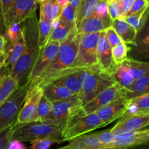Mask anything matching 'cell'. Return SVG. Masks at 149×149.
I'll use <instances>...</instances> for the list:
<instances>
[{
  "label": "cell",
  "instance_id": "1",
  "mask_svg": "<svg viewBox=\"0 0 149 149\" xmlns=\"http://www.w3.org/2000/svg\"><path fill=\"white\" fill-rule=\"evenodd\" d=\"M23 31L25 40L24 53L10 73L11 77L18 81L19 86L28 81L33 66L40 51L38 20L36 13L23 22Z\"/></svg>",
  "mask_w": 149,
  "mask_h": 149
},
{
  "label": "cell",
  "instance_id": "2",
  "mask_svg": "<svg viewBox=\"0 0 149 149\" xmlns=\"http://www.w3.org/2000/svg\"><path fill=\"white\" fill-rule=\"evenodd\" d=\"M79 75L82 81V91L80 94L82 107L94 100L102 91L116 83L113 77L98 64L81 68Z\"/></svg>",
  "mask_w": 149,
  "mask_h": 149
},
{
  "label": "cell",
  "instance_id": "3",
  "mask_svg": "<svg viewBox=\"0 0 149 149\" xmlns=\"http://www.w3.org/2000/svg\"><path fill=\"white\" fill-rule=\"evenodd\" d=\"M80 39L81 36L78 35L77 31H73L67 40L61 43L56 59L39 78L31 81V84H37L71 67L78 55Z\"/></svg>",
  "mask_w": 149,
  "mask_h": 149
},
{
  "label": "cell",
  "instance_id": "4",
  "mask_svg": "<svg viewBox=\"0 0 149 149\" xmlns=\"http://www.w3.org/2000/svg\"><path fill=\"white\" fill-rule=\"evenodd\" d=\"M104 127L97 113H86L82 107H78L71 113L63 130L64 142L73 140L96 129Z\"/></svg>",
  "mask_w": 149,
  "mask_h": 149
},
{
  "label": "cell",
  "instance_id": "5",
  "mask_svg": "<svg viewBox=\"0 0 149 149\" xmlns=\"http://www.w3.org/2000/svg\"><path fill=\"white\" fill-rule=\"evenodd\" d=\"M62 130L56 125L45 121H33L25 124H15L12 134V140L20 142H31L36 140L51 138L62 140Z\"/></svg>",
  "mask_w": 149,
  "mask_h": 149
},
{
  "label": "cell",
  "instance_id": "6",
  "mask_svg": "<svg viewBox=\"0 0 149 149\" xmlns=\"http://www.w3.org/2000/svg\"><path fill=\"white\" fill-rule=\"evenodd\" d=\"M30 85L31 81H27L24 84L19 86L0 107V133L17 123L18 114L22 108Z\"/></svg>",
  "mask_w": 149,
  "mask_h": 149
},
{
  "label": "cell",
  "instance_id": "7",
  "mask_svg": "<svg viewBox=\"0 0 149 149\" xmlns=\"http://www.w3.org/2000/svg\"><path fill=\"white\" fill-rule=\"evenodd\" d=\"M101 32L81 36L78 55L71 67H91L97 64V47Z\"/></svg>",
  "mask_w": 149,
  "mask_h": 149
},
{
  "label": "cell",
  "instance_id": "8",
  "mask_svg": "<svg viewBox=\"0 0 149 149\" xmlns=\"http://www.w3.org/2000/svg\"><path fill=\"white\" fill-rule=\"evenodd\" d=\"M81 69L78 67H70L54 74L52 77L31 85H38L42 87L45 84H54L63 86L80 96L82 91V81L79 75Z\"/></svg>",
  "mask_w": 149,
  "mask_h": 149
},
{
  "label": "cell",
  "instance_id": "9",
  "mask_svg": "<svg viewBox=\"0 0 149 149\" xmlns=\"http://www.w3.org/2000/svg\"><path fill=\"white\" fill-rule=\"evenodd\" d=\"M37 0H13L10 8L5 14L7 29L13 24L23 22L36 13Z\"/></svg>",
  "mask_w": 149,
  "mask_h": 149
},
{
  "label": "cell",
  "instance_id": "10",
  "mask_svg": "<svg viewBox=\"0 0 149 149\" xmlns=\"http://www.w3.org/2000/svg\"><path fill=\"white\" fill-rule=\"evenodd\" d=\"M43 94L42 87L38 85H30L23 107L18 114L17 123L25 124L37 120V110L40 99Z\"/></svg>",
  "mask_w": 149,
  "mask_h": 149
},
{
  "label": "cell",
  "instance_id": "11",
  "mask_svg": "<svg viewBox=\"0 0 149 149\" xmlns=\"http://www.w3.org/2000/svg\"><path fill=\"white\" fill-rule=\"evenodd\" d=\"M78 107H82L80 99L54 102L51 113L43 121L58 126L63 131L71 113Z\"/></svg>",
  "mask_w": 149,
  "mask_h": 149
},
{
  "label": "cell",
  "instance_id": "12",
  "mask_svg": "<svg viewBox=\"0 0 149 149\" xmlns=\"http://www.w3.org/2000/svg\"><path fill=\"white\" fill-rule=\"evenodd\" d=\"M127 90L121 86L119 84L116 83L115 84L102 91L94 100L83 106L82 108L86 113H95L100 107L109 103L120 99L127 98Z\"/></svg>",
  "mask_w": 149,
  "mask_h": 149
},
{
  "label": "cell",
  "instance_id": "13",
  "mask_svg": "<svg viewBox=\"0 0 149 149\" xmlns=\"http://www.w3.org/2000/svg\"><path fill=\"white\" fill-rule=\"evenodd\" d=\"M60 45L61 43L58 41L49 40L46 45L40 50L29 76L28 81L31 82L36 78H39L45 72V70L51 65V63L57 57Z\"/></svg>",
  "mask_w": 149,
  "mask_h": 149
},
{
  "label": "cell",
  "instance_id": "14",
  "mask_svg": "<svg viewBox=\"0 0 149 149\" xmlns=\"http://www.w3.org/2000/svg\"><path fill=\"white\" fill-rule=\"evenodd\" d=\"M149 143V129L129 132L116 136L113 143L99 149H127Z\"/></svg>",
  "mask_w": 149,
  "mask_h": 149
},
{
  "label": "cell",
  "instance_id": "15",
  "mask_svg": "<svg viewBox=\"0 0 149 149\" xmlns=\"http://www.w3.org/2000/svg\"><path fill=\"white\" fill-rule=\"evenodd\" d=\"M149 125V113L123 116L122 118L111 129L114 135H121L129 132L140 130Z\"/></svg>",
  "mask_w": 149,
  "mask_h": 149
},
{
  "label": "cell",
  "instance_id": "16",
  "mask_svg": "<svg viewBox=\"0 0 149 149\" xmlns=\"http://www.w3.org/2000/svg\"><path fill=\"white\" fill-rule=\"evenodd\" d=\"M128 104L129 100L127 98L120 99L100 107L95 113L104 125L106 126L118 118H122L127 113Z\"/></svg>",
  "mask_w": 149,
  "mask_h": 149
},
{
  "label": "cell",
  "instance_id": "17",
  "mask_svg": "<svg viewBox=\"0 0 149 149\" xmlns=\"http://www.w3.org/2000/svg\"><path fill=\"white\" fill-rule=\"evenodd\" d=\"M97 64L112 76L118 67L113 59L112 48L107 39L105 30L101 31L100 34L97 47Z\"/></svg>",
  "mask_w": 149,
  "mask_h": 149
},
{
  "label": "cell",
  "instance_id": "18",
  "mask_svg": "<svg viewBox=\"0 0 149 149\" xmlns=\"http://www.w3.org/2000/svg\"><path fill=\"white\" fill-rule=\"evenodd\" d=\"M113 21H106L94 13L91 17L83 20L77 28L78 35L101 32L111 26Z\"/></svg>",
  "mask_w": 149,
  "mask_h": 149
},
{
  "label": "cell",
  "instance_id": "19",
  "mask_svg": "<svg viewBox=\"0 0 149 149\" xmlns=\"http://www.w3.org/2000/svg\"><path fill=\"white\" fill-rule=\"evenodd\" d=\"M43 95L45 96L51 102L62 101L80 99V96L74 94L70 89L63 86L54 84H48L42 86Z\"/></svg>",
  "mask_w": 149,
  "mask_h": 149
},
{
  "label": "cell",
  "instance_id": "20",
  "mask_svg": "<svg viewBox=\"0 0 149 149\" xmlns=\"http://www.w3.org/2000/svg\"><path fill=\"white\" fill-rule=\"evenodd\" d=\"M24 48H25V40H24V31H23L22 27L21 32L20 33L18 38L13 42H8L6 49H5L7 53V59L5 61V64L10 70V73L18 58L24 53Z\"/></svg>",
  "mask_w": 149,
  "mask_h": 149
},
{
  "label": "cell",
  "instance_id": "21",
  "mask_svg": "<svg viewBox=\"0 0 149 149\" xmlns=\"http://www.w3.org/2000/svg\"><path fill=\"white\" fill-rule=\"evenodd\" d=\"M140 37L136 39L134 45L133 56L135 59L149 62V24L139 32Z\"/></svg>",
  "mask_w": 149,
  "mask_h": 149
},
{
  "label": "cell",
  "instance_id": "22",
  "mask_svg": "<svg viewBox=\"0 0 149 149\" xmlns=\"http://www.w3.org/2000/svg\"><path fill=\"white\" fill-rule=\"evenodd\" d=\"M111 26L115 29L121 40L126 44L134 45L137 37V31L123 18L114 20Z\"/></svg>",
  "mask_w": 149,
  "mask_h": 149
},
{
  "label": "cell",
  "instance_id": "23",
  "mask_svg": "<svg viewBox=\"0 0 149 149\" xmlns=\"http://www.w3.org/2000/svg\"><path fill=\"white\" fill-rule=\"evenodd\" d=\"M101 146L95 133H92L75 137L68 145L57 149H99Z\"/></svg>",
  "mask_w": 149,
  "mask_h": 149
},
{
  "label": "cell",
  "instance_id": "24",
  "mask_svg": "<svg viewBox=\"0 0 149 149\" xmlns=\"http://www.w3.org/2000/svg\"><path fill=\"white\" fill-rule=\"evenodd\" d=\"M40 11L47 19L52 22H56L60 18L63 9L58 0H43L40 2Z\"/></svg>",
  "mask_w": 149,
  "mask_h": 149
},
{
  "label": "cell",
  "instance_id": "25",
  "mask_svg": "<svg viewBox=\"0 0 149 149\" xmlns=\"http://www.w3.org/2000/svg\"><path fill=\"white\" fill-rule=\"evenodd\" d=\"M149 113V93L129 100L127 111L124 116Z\"/></svg>",
  "mask_w": 149,
  "mask_h": 149
},
{
  "label": "cell",
  "instance_id": "26",
  "mask_svg": "<svg viewBox=\"0 0 149 149\" xmlns=\"http://www.w3.org/2000/svg\"><path fill=\"white\" fill-rule=\"evenodd\" d=\"M113 77L116 82L119 84L127 91L131 88L133 83L135 81L133 78L129 67L124 62L117 67L115 72L113 74Z\"/></svg>",
  "mask_w": 149,
  "mask_h": 149
},
{
  "label": "cell",
  "instance_id": "27",
  "mask_svg": "<svg viewBox=\"0 0 149 149\" xmlns=\"http://www.w3.org/2000/svg\"><path fill=\"white\" fill-rule=\"evenodd\" d=\"M74 31H77L76 27L69 25L61 20L58 19V21L54 22V28L51 33L50 40L58 41L61 43Z\"/></svg>",
  "mask_w": 149,
  "mask_h": 149
},
{
  "label": "cell",
  "instance_id": "28",
  "mask_svg": "<svg viewBox=\"0 0 149 149\" xmlns=\"http://www.w3.org/2000/svg\"><path fill=\"white\" fill-rule=\"evenodd\" d=\"M54 28V22L47 19L42 14L40 13V20L38 21V29L40 35V50L49 42L51 33Z\"/></svg>",
  "mask_w": 149,
  "mask_h": 149
},
{
  "label": "cell",
  "instance_id": "29",
  "mask_svg": "<svg viewBox=\"0 0 149 149\" xmlns=\"http://www.w3.org/2000/svg\"><path fill=\"white\" fill-rule=\"evenodd\" d=\"M149 93V72L145 76L134 81L131 88L127 91V98L128 100L140 97Z\"/></svg>",
  "mask_w": 149,
  "mask_h": 149
},
{
  "label": "cell",
  "instance_id": "30",
  "mask_svg": "<svg viewBox=\"0 0 149 149\" xmlns=\"http://www.w3.org/2000/svg\"><path fill=\"white\" fill-rule=\"evenodd\" d=\"M100 2V0H81L77 12L76 28H78L83 20L94 15L97 5Z\"/></svg>",
  "mask_w": 149,
  "mask_h": 149
},
{
  "label": "cell",
  "instance_id": "31",
  "mask_svg": "<svg viewBox=\"0 0 149 149\" xmlns=\"http://www.w3.org/2000/svg\"><path fill=\"white\" fill-rule=\"evenodd\" d=\"M124 63L129 67L134 80L139 79L149 72V62L128 57Z\"/></svg>",
  "mask_w": 149,
  "mask_h": 149
},
{
  "label": "cell",
  "instance_id": "32",
  "mask_svg": "<svg viewBox=\"0 0 149 149\" xmlns=\"http://www.w3.org/2000/svg\"><path fill=\"white\" fill-rule=\"evenodd\" d=\"M148 18L149 7L147 9L144 10L140 11V12L134 14L132 15H130V16L126 17L123 19L125 20L130 26H132L133 28L135 29L136 31H137V34H138V33L146 25V23H147Z\"/></svg>",
  "mask_w": 149,
  "mask_h": 149
},
{
  "label": "cell",
  "instance_id": "33",
  "mask_svg": "<svg viewBox=\"0 0 149 149\" xmlns=\"http://www.w3.org/2000/svg\"><path fill=\"white\" fill-rule=\"evenodd\" d=\"M19 86V83L15 78L10 75L0 86V107L5 103L8 97Z\"/></svg>",
  "mask_w": 149,
  "mask_h": 149
},
{
  "label": "cell",
  "instance_id": "34",
  "mask_svg": "<svg viewBox=\"0 0 149 149\" xmlns=\"http://www.w3.org/2000/svg\"><path fill=\"white\" fill-rule=\"evenodd\" d=\"M131 51V48L125 42H120L119 44L112 48V56L113 59L116 65H121L128 58L129 52Z\"/></svg>",
  "mask_w": 149,
  "mask_h": 149
},
{
  "label": "cell",
  "instance_id": "35",
  "mask_svg": "<svg viewBox=\"0 0 149 149\" xmlns=\"http://www.w3.org/2000/svg\"><path fill=\"white\" fill-rule=\"evenodd\" d=\"M53 102L42 94L37 110V121H43L52 110Z\"/></svg>",
  "mask_w": 149,
  "mask_h": 149
},
{
  "label": "cell",
  "instance_id": "36",
  "mask_svg": "<svg viewBox=\"0 0 149 149\" xmlns=\"http://www.w3.org/2000/svg\"><path fill=\"white\" fill-rule=\"evenodd\" d=\"M59 19L69 25L76 27L77 12L69 4H67L63 10Z\"/></svg>",
  "mask_w": 149,
  "mask_h": 149
},
{
  "label": "cell",
  "instance_id": "37",
  "mask_svg": "<svg viewBox=\"0 0 149 149\" xmlns=\"http://www.w3.org/2000/svg\"><path fill=\"white\" fill-rule=\"evenodd\" d=\"M22 27L23 23L22 24H13L8 27L6 32L4 34V37H5L8 42H13L18 38L20 33L21 32Z\"/></svg>",
  "mask_w": 149,
  "mask_h": 149
},
{
  "label": "cell",
  "instance_id": "38",
  "mask_svg": "<svg viewBox=\"0 0 149 149\" xmlns=\"http://www.w3.org/2000/svg\"><path fill=\"white\" fill-rule=\"evenodd\" d=\"M30 143L31 145V149H49V148L54 143L60 144L63 142L61 140H56L51 138H45L34 140Z\"/></svg>",
  "mask_w": 149,
  "mask_h": 149
},
{
  "label": "cell",
  "instance_id": "39",
  "mask_svg": "<svg viewBox=\"0 0 149 149\" xmlns=\"http://www.w3.org/2000/svg\"><path fill=\"white\" fill-rule=\"evenodd\" d=\"M16 124L11 125L0 133V149H8L10 143L12 140L13 129Z\"/></svg>",
  "mask_w": 149,
  "mask_h": 149
},
{
  "label": "cell",
  "instance_id": "40",
  "mask_svg": "<svg viewBox=\"0 0 149 149\" xmlns=\"http://www.w3.org/2000/svg\"><path fill=\"white\" fill-rule=\"evenodd\" d=\"M108 5V14L112 21L122 18V11L119 3L117 0H113L107 3Z\"/></svg>",
  "mask_w": 149,
  "mask_h": 149
},
{
  "label": "cell",
  "instance_id": "41",
  "mask_svg": "<svg viewBox=\"0 0 149 149\" xmlns=\"http://www.w3.org/2000/svg\"><path fill=\"white\" fill-rule=\"evenodd\" d=\"M149 5L148 4L146 0H134L131 9L127 13V14L126 15V16L124 18L134 15V14L140 12L142 10H144L147 9Z\"/></svg>",
  "mask_w": 149,
  "mask_h": 149
},
{
  "label": "cell",
  "instance_id": "42",
  "mask_svg": "<svg viewBox=\"0 0 149 149\" xmlns=\"http://www.w3.org/2000/svg\"><path fill=\"white\" fill-rule=\"evenodd\" d=\"M105 34L106 36H107V40H108V42L110 46H111V48H113L114 46L119 44L120 42H123L119 36L116 33V31H115V29L112 26H110L107 29H106Z\"/></svg>",
  "mask_w": 149,
  "mask_h": 149
},
{
  "label": "cell",
  "instance_id": "43",
  "mask_svg": "<svg viewBox=\"0 0 149 149\" xmlns=\"http://www.w3.org/2000/svg\"><path fill=\"white\" fill-rule=\"evenodd\" d=\"M95 135L99 139L102 146H107L113 143L116 138V136L110 132V130L97 132L95 133Z\"/></svg>",
  "mask_w": 149,
  "mask_h": 149
},
{
  "label": "cell",
  "instance_id": "44",
  "mask_svg": "<svg viewBox=\"0 0 149 149\" xmlns=\"http://www.w3.org/2000/svg\"><path fill=\"white\" fill-rule=\"evenodd\" d=\"M94 13L98 15L99 17L102 18V19L112 21L108 14V5L106 2H103V1L100 0V2L97 5Z\"/></svg>",
  "mask_w": 149,
  "mask_h": 149
},
{
  "label": "cell",
  "instance_id": "45",
  "mask_svg": "<svg viewBox=\"0 0 149 149\" xmlns=\"http://www.w3.org/2000/svg\"><path fill=\"white\" fill-rule=\"evenodd\" d=\"M117 1L119 3L120 7L121 8V11H122V18H124L127 14V13L131 9L134 0H117Z\"/></svg>",
  "mask_w": 149,
  "mask_h": 149
},
{
  "label": "cell",
  "instance_id": "46",
  "mask_svg": "<svg viewBox=\"0 0 149 149\" xmlns=\"http://www.w3.org/2000/svg\"><path fill=\"white\" fill-rule=\"evenodd\" d=\"M7 31V26L5 21V15L0 1V35H4Z\"/></svg>",
  "mask_w": 149,
  "mask_h": 149
},
{
  "label": "cell",
  "instance_id": "47",
  "mask_svg": "<svg viewBox=\"0 0 149 149\" xmlns=\"http://www.w3.org/2000/svg\"><path fill=\"white\" fill-rule=\"evenodd\" d=\"M10 76V70L6 64H4L0 68V86L3 84L4 81Z\"/></svg>",
  "mask_w": 149,
  "mask_h": 149
},
{
  "label": "cell",
  "instance_id": "48",
  "mask_svg": "<svg viewBox=\"0 0 149 149\" xmlns=\"http://www.w3.org/2000/svg\"><path fill=\"white\" fill-rule=\"evenodd\" d=\"M0 1H1V4H2V10H3L4 15H5L8 12V10L10 9V8L13 0H0Z\"/></svg>",
  "mask_w": 149,
  "mask_h": 149
},
{
  "label": "cell",
  "instance_id": "49",
  "mask_svg": "<svg viewBox=\"0 0 149 149\" xmlns=\"http://www.w3.org/2000/svg\"><path fill=\"white\" fill-rule=\"evenodd\" d=\"M7 44H8V41L5 39L4 35H0V54H2L5 51Z\"/></svg>",
  "mask_w": 149,
  "mask_h": 149
},
{
  "label": "cell",
  "instance_id": "50",
  "mask_svg": "<svg viewBox=\"0 0 149 149\" xmlns=\"http://www.w3.org/2000/svg\"><path fill=\"white\" fill-rule=\"evenodd\" d=\"M81 0H68V4L73 8L75 10L76 12H78V8L80 6Z\"/></svg>",
  "mask_w": 149,
  "mask_h": 149
},
{
  "label": "cell",
  "instance_id": "51",
  "mask_svg": "<svg viewBox=\"0 0 149 149\" xmlns=\"http://www.w3.org/2000/svg\"><path fill=\"white\" fill-rule=\"evenodd\" d=\"M7 59V53L6 51H4L2 54H0V68L5 64V61Z\"/></svg>",
  "mask_w": 149,
  "mask_h": 149
},
{
  "label": "cell",
  "instance_id": "52",
  "mask_svg": "<svg viewBox=\"0 0 149 149\" xmlns=\"http://www.w3.org/2000/svg\"><path fill=\"white\" fill-rule=\"evenodd\" d=\"M58 3H59L60 6L61 7V8H62L63 10L65 8L66 5L68 4V0H58Z\"/></svg>",
  "mask_w": 149,
  "mask_h": 149
},
{
  "label": "cell",
  "instance_id": "53",
  "mask_svg": "<svg viewBox=\"0 0 149 149\" xmlns=\"http://www.w3.org/2000/svg\"><path fill=\"white\" fill-rule=\"evenodd\" d=\"M101 1H103V2H106L107 3H108V2H111V1H113V0H101Z\"/></svg>",
  "mask_w": 149,
  "mask_h": 149
},
{
  "label": "cell",
  "instance_id": "54",
  "mask_svg": "<svg viewBox=\"0 0 149 149\" xmlns=\"http://www.w3.org/2000/svg\"><path fill=\"white\" fill-rule=\"evenodd\" d=\"M42 1H43V0H37V2H38V3H40V2H42Z\"/></svg>",
  "mask_w": 149,
  "mask_h": 149
},
{
  "label": "cell",
  "instance_id": "55",
  "mask_svg": "<svg viewBox=\"0 0 149 149\" xmlns=\"http://www.w3.org/2000/svg\"><path fill=\"white\" fill-rule=\"evenodd\" d=\"M146 1H147V2H148V5H149V0H146Z\"/></svg>",
  "mask_w": 149,
  "mask_h": 149
}]
</instances>
